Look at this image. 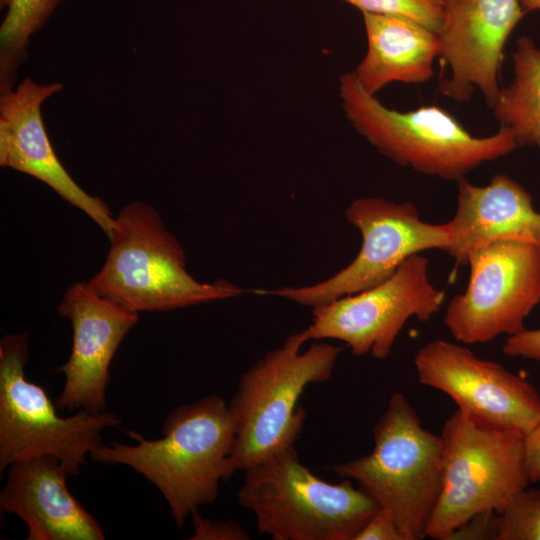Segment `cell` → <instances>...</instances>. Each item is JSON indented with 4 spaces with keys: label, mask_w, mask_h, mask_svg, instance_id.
I'll return each instance as SVG.
<instances>
[{
    "label": "cell",
    "mask_w": 540,
    "mask_h": 540,
    "mask_svg": "<svg viewBox=\"0 0 540 540\" xmlns=\"http://www.w3.org/2000/svg\"><path fill=\"white\" fill-rule=\"evenodd\" d=\"M371 453L333 465L387 512L404 540L426 537L441 491L442 436L425 429L404 394L396 392L373 427Z\"/></svg>",
    "instance_id": "cell-6"
},
{
    "label": "cell",
    "mask_w": 540,
    "mask_h": 540,
    "mask_svg": "<svg viewBox=\"0 0 540 540\" xmlns=\"http://www.w3.org/2000/svg\"><path fill=\"white\" fill-rule=\"evenodd\" d=\"M502 351L508 356L540 361V328H524L508 336Z\"/></svg>",
    "instance_id": "cell-25"
},
{
    "label": "cell",
    "mask_w": 540,
    "mask_h": 540,
    "mask_svg": "<svg viewBox=\"0 0 540 540\" xmlns=\"http://www.w3.org/2000/svg\"><path fill=\"white\" fill-rule=\"evenodd\" d=\"M470 275L454 296L444 324L463 344H484L525 328L540 303V245L503 240L476 249L468 258Z\"/></svg>",
    "instance_id": "cell-10"
},
{
    "label": "cell",
    "mask_w": 540,
    "mask_h": 540,
    "mask_svg": "<svg viewBox=\"0 0 540 540\" xmlns=\"http://www.w3.org/2000/svg\"><path fill=\"white\" fill-rule=\"evenodd\" d=\"M525 14L520 0H444L437 34L451 74L440 82V93L466 102L477 88L491 108L501 89L507 40Z\"/></svg>",
    "instance_id": "cell-13"
},
{
    "label": "cell",
    "mask_w": 540,
    "mask_h": 540,
    "mask_svg": "<svg viewBox=\"0 0 540 540\" xmlns=\"http://www.w3.org/2000/svg\"><path fill=\"white\" fill-rule=\"evenodd\" d=\"M63 0H11L0 26V94L16 86L18 69L28 57L31 37Z\"/></svg>",
    "instance_id": "cell-20"
},
{
    "label": "cell",
    "mask_w": 540,
    "mask_h": 540,
    "mask_svg": "<svg viewBox=\"0 0 540 540\" xmlns=\"http://www.w3.org/2000/svg\"><path fill=\"white\" fill-rule=\"evenodd\" d=\"M58 313L70 320L73 343L68 360L57 368L65 382L55 404L61 411H105L112 359L139 313L100 296L87 282L67 289Z\"/></svg>",
    "instance_id": "cell-14"
},
{
    "label": "cell",
    "mask_w": 540,
    "mask_h": 540,
    "mask_svg": "<svg viewBox=\"0 0 540 540\" xmlns=\"http://www.w3.org/2000/svg\"><path fill=\"white\" fill-rule=\"evenodd\" d=\"M128 445H100L89 456L95 462L128 466L162 494L177 527L200 507L213 504L221 481L237 471L233 462L235 421L218 395L174 408L165 418L162 437L146 439L128 431Z\"/></svg>",
    "instance_id": "cell-1"
},
{
    "label": "cell",
    "mask_w": 540,
    "mask_h": 540,
    "mask_svg": "<svg viewBox=\"0 0 540 540\" xmlns=\"http://www.w3.org/2000/svg\"><path fill=\"white\" fill-rule=\"evenodd\" d=\"M354 540H404L392 517L379 508L363 525Z\"/></svg>",
    "instance_id": "cell-24"
},
{
    "label": "cell",
    "mask_w": 540,
    "mask_h": 540,
    "mask_svg": "<svg viewBox=\"0 0 540 540\" xmlns=\"http://www.w3.org/2000/svg\"><path fill=\"white\" fill-rule=\"evenodd\" d=\"M193 534L190 540H250V534L233 520H212L198 511L190 516Z\"/></svg>",
    "instance_id": "cell-23"
},
{
    "label": "cell",
    "mask_w": 540,
    "mask_h": 540,
    "mask_svg": "<svg viewBox=\"0 0 540 540\" xmlns=\"http://www.w3.org/2000/svg\"><path fill=\"white\" fill-rule=\"evenodd\" d=\"M307 342L303 331L287 337L242 375L228 403L235 421L233 462L245 470L294 446L303 431L306 411L297 402L310 384L330 379L341 346Z\"/></svg>",
    "instance_id": "cell-5"
},
{
    "label": "cell",
    "mask_w": 540,
    "mask_h": 540,
    "mask_svg": "<svg viewBox=\"0 0 540 540\" xmlns=\"http://www.w3.org/2000/svg\"><path fill=\"white\" fill-rule=\"evenodd\" d=\"M497 512L486 511L469 519L458 528L449 540L457 539H495Z\"/></svg>",
    "instance_id": "cell-26"
},
{
    "label": "cell",
    "mask_w": 540,
    "mask_h": 540,
    "mask_svg": "<svg viewBox=\"0 0 540 540\" xmlns=\"http://www.w3.org/2000/svg\"><path fill=\"white\" fill-rule=\"evenodd\" d=\"M520 4L525 13L540 11V0H520Z\"/></svg>",
    "instance_id": "cell-28"
},
{
    "label": "cell",
    "mask_w": 540,
    "mask_h": 540,
    "mask_svg": "<svg viewBox=\"0 0 540 540\" xmlns=\"http://www.w3.org/2000/svg\"><path fill=\"white\" fill-rule=\"evenodd\" d=\"M7 471L0 509L26 524L27 540L105 539L97 519L69 491L70 475L57 457L18 461Z\"/></svg>",
    "instance_id": "cell-16"
},
{
    "label": "cell",
    "mask_w": 540,
    "mask_h": 540,
    "mask_svg": "<svg viewBox=\"0 0 540 540\" xmlns=\"http://www.w3.org/2000/svg\"><path fill=\"white\" fill-rule=\"evenodd\" d=\"M339 95L355 131L396 164L429 176L459 181L481 164L501 158L518 145L511 130L500 126L489 136L467 131L449 112L422 105L401 112L366 92L352 72L339 78Z\"/></svg>",
    "instance_id": "cell-3"
},
{
    "label": "cell",
    "mask_w": 540,
    "mask_h": 540,
    "mask_svg": "<svg viewBox=\"0 0 540 540\" xmlns=\"http://www.w3.org/2000/svg\"><path fill=\"white\" fill-rule=\"evenodd\" d=\"M362 15L367 51L351 72L366 92L376 95L392 82L419 85L434 76L441 53L435 31L402 17Z\"/></svg>",
    "instance_id": "cell-18"
},
{
    "label": "cell",
    "mask_w": 540,
    "mask_h": 540,
    "mask_svg": "<svg viewBox=\"0 0 540 540\" xmlns=\"http://www.w3.org/2000/svg\"><path fill=\"white\" fill-rule=\"evenodd\" d=\"M495 540H540V488L520 490L497 513Z\"/></svg>",
    "instance_id": "cell-21"
},
{
    "label": "cell",
    "mask_w": 540,
    "mask_h": 540,
    "mask_svg": "<svg viewBox=\"0 0 540 540\" xmlns=\"http://www.w3.org/2000/svg\"><path fill=\"white\" fill-rule=\"evenodd\" d=\"M361 13L391 15L417 22L436 33L443 20L444 0H342Z\"/></svg>",
    "instance_id": "cell-22"
},
{
    "label": "cell",
    "mask_w": 540,
    "mask_h": 540,
    "mask_svg": "<svg viewBox=\"0 0 540 540\" xmlns=\"http://www.w3.org/2000/svg\"><path fill=\"white\" fill-rule=\"evenodd\" d=\"M414 364L423 385L448 395L479 424L525 437L540 423V394L529 381L460 344L429 341Z\"/></svg>",
    "instance_id": "cell-12"
},
{
    "label": "cell",
    "mask_w": 540,
    "mask_h": 540,
    "mask_svg": "<svg viewBox=\"0 0 540 540\" xmlns=\"http://www.w3.org/2000/svg\"><path fill=\"white\" fill-rule=\"evenodd\" d=\"M345 215L362 237L361 248L350 264L317 284L259 292L314 308L376 286L411 256L431 249L446 251L449 245L446 224L423 221L410 202L361 197L350 203Z\"/></svg>",
    "instance_id": "cell-9"
},
{
    "label": "cell",
    "mask_w": 540,
    "mask_h": 540,
    "mask_svg": "<svg viewBox=\"0 0 540 540\" xmlns=\"http://www.w3.org/2000/svg\"><path fill=\"white\" fill-rule=\"evenodd\" d=\"M441 491L426 536L449 540L473 516L499 513L531 482L525 437L477 423L457 409L442 430Z\"/></svg>",
    "instance_id": "cell-7"
},
{
    "label": "cell",
    "mask_w": 540,
    "mask_h": 540,
    "mask_svg": "<svg viewBox=\"0 0 540 540\" xmlns=\"http://www.w3.org/2000/svg\"><path fill=\"white\" fill-rule=\"evenodd\" d=\"M525 455L531 483L540 482V423L525 436Z\"/></svg>",
    "instance_id": "cell-27"
},
{
    "label": "cell",
    "mask_w": 540,
    "mask_h": 540,
    "mask_svg": "<svg viewBox=\"0 0 540 540\" xmlns=\"http://www.w3.org/2000/svg\"><path fill=\"white\" fill-rule=\"evenodd\" d=\"M239 504L274 540H354L380 508L350 479L330 483L303 465L294 446L244 470Z\"/></svg>",
    "instance_id": "cell-4"
},
{
    "label": "cell",
    "mask_w": 540,
    "mask_h": 540,
    "mask_svg": "<svg viewBox=\"0 0 540 540\" xmlns=\"http://www.w3.org/2000/svg\"><path fill=\"white\" fill-rule=\"evenodd\" d=\"M108 238L106 260L87 283L130 311H170L244 292L224 279L203 283L191 276L181 243L149 204L134 201L123 206Z\"/></svg>",
    "instance_id": "cell-2"
},
{
    "label": "cell",
    "mask_w": 540,
    "mask_h": 540,
    "mask_svg": "<svg viewBox=\"0 0 540 540\" xmlns=\"http://www.w3.org/2000/svg\"><path fill=\"white\" fill-rule=\"evenodd\" d=\"M513 79L490 109L500 126L513 133L519 146L540 152V47L528 36L517 39L512 54Z\"/></svg>",
    "instance_id": "cell-19"
},
{
    "label": "cell",
    "mask_w": 540,
    "mask_h": 540,
    "mask_svg": "<svg viewBox=\"0 0 540 540\" xmlns=\"http://www.w3.org/2000/svg\"><path fill=\"white\" fill-rule=\"evenodd\" d=\"M28 335L9 334L0 341V474L33 457H57L70 476L79 474L90 454L102 445V432L118 427L107 410L76 411L63 417L46 390L26 378Z\"/></svg>",
    "instance_id": "cell-8"
},
{
    "label": "cell",
    "mask_w": 540,
    "mask_h": 540,
    "mask_svg": "<svg viewBox=\"0 0 540 540\" xmlns=\"http://www.w3.org/2000/svg\"><path fill=\"white\" fill-rule=\"evenodd\" d=\"M11 0H0V8H7Z\"/></svg>",
    "instance_id": "cell-29"
},
{
    "label": "cell",
    "mask_w": 540,
    "mask_h": 540,
    "mask_svg": "<svg viewBox=\"0 0 540 540\" xmlns=\"http://www.w3.org/2000/svg\"><path fill=\"white\" fill-rule=\"evenodd\" d=\"M428 265L413 255L380 284L314 307L306 340L335 339L353 355L386 359L410 318L426 322L441 309L445 294L430 281Z\"/></svg>",
    "instance_id": "cell-11"
},
{
    "label": "cell",
    "mask_w": 540,
    "mask_h": 540,
    "mask_svg": "<svg viewBox=\"0 0 540 540\" xmlns=\"http://www.w3.org/2000/svg\"><path fill=\"white\" fill-rule=\"evenodd\" d=\"M445 224L449 234L445 252L461 265L476 249L493 242L540 245V212L530 193L506 174L494 175L484 186L459 180L456 211Z\"/></svg>",
    "instance_id": "cell-17"
},
{
    "label": "cell",
    "mask_w": 540,
    "mask_h": 540,
    "mask_svg": "<svg viewBox=\"0 0 540 540\" xmlns=\"http://www.w3.org/2000/svg\"><path fill=\"white\" fill-rule=\"evenodd\" d=\"M540 483V482H539Z\"/></svg>",
    "instance_id": "cell-30"
},
{
    "label": "cell",
    "mask_w": 540,
    "mask_h": 540,
    "mask_svg": "<svg viewBox=\"0 0 540 540\" xmlns=\"http://www.w3.org/2000/svg\"><path fill=\"white\" fill-rule=\"evenodd\" d=\"M63 84L23 79L0 94V165L47 184L59 196L85 212L109 237L114 217L98 197L86 193L65 170L47 135L41 106Z\"/></svg>",
    "instance_id": "cell-15"
}]
</instances>
